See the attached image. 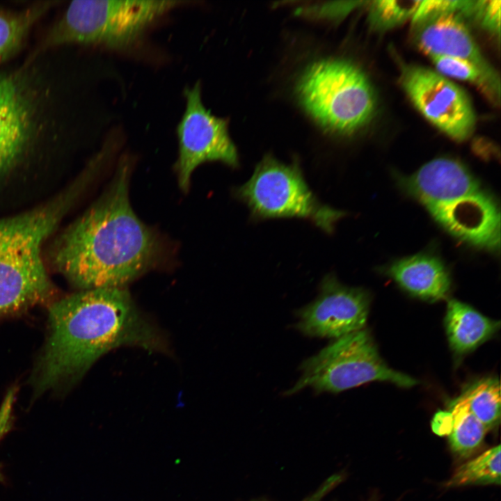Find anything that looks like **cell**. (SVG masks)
Listing matches in <instances>:
<instances>
[{
	"instance_id": "1",
	"label": "cell",
	"mask_w": 501,
	"mask_h": 501,
	"mask_svg": "<svg viewBox=\"0 0 501 501\" xmlns=\"http://www.w3.org/2000/svg\"><path fill=\"white\" fill-rule=\"evenodd\" d=\"M122 346L166 351L163 335L126 287L80 290L51 302L47 337L29 379L33 395L72 387L100 357Z\"/></svg>"
},
{
	"instance_id": "2",
	"label": "cell",
	"mask_w": 501,
	"mask_h": 501,
	"mask_svg": "<svg viewBox=\"0 0 501 501\" xmlns=\"http://www.w3.org/2000/svg\"><path fill=\"white\" fill-rule=\"evenodd\" d=\"M131 162L122 159L97 200L61 234L54 267L81 290L126 285L156 266L163 244L133 210Z\"/></svg>"
},
{
	"instance_id": "3",
	"label": "cell",
	"mask_w": 501,
	"mask_h": 501,
	"mask_svg": "<svg viewBox=\"0 0 501 501\" xmlns=\"http://www.w3.org/2000/svg\"><path fill=\"white\" fill-rule=\"evenodd\" d=\"M89 181L85 175L48 204L0 220V319L50 304L55 289L42 247Z\"/></svg>"
},
{
	"instance_id": "4",
	"label": "cell",
	"mask_w": 501,
	"mask_h": 501,
	"mask_svg": "<svg viewBox=\"0 0 501 501\" xmlns=\"http://www.w3.org/2000/svg\"><path fill=\"white\" fill-rule=\"evenodd\" d=\"M186 1H72L52 26L40 49L58 45H99L124 50L135 45L146 30Z\"/></svg>"
},
{
	"instance_id": "5",
	"label": "cell",
	"mask_w": 501,
	"mask_h": 501,
	"mask_svg": "<svg viewBox=\"0 0 501 501\" xmlns=\"http://www.w3.org/2000/svg\"><path fill=\"white\" fill-rule=\"evenodd\" d=\"M296 94L307 113L331 133L351 134L372 118L376 96L366 74L353 63L324 59L308 66Z\"/></svg>"
},
{
	"instance_id": "6",
	"label": "cell",
	"mask_w": 501,
	"mask_h": 501,
	"mask_svg": "<svg viewBox=\"0 0 501 501\" xmlns=\"http://www.w3.org/2000/svg\"><path fill=\"white\" fill-rule=\"evenodd\" d=\"M234 195L255 219L303 218L328 233L346 214L318 200L296 161L286 164L270 154L264 156L250 178L234 189Z\"/></svg>"
},
{
	"instance_id": "7",
	"label": "cell",
	"mask_w": 501,
	"mask_h": 501,
	"mask_svg": "<svg viewBox=\"0 0 501 501\" xmlns=\"http://www.w3.org/2000/svg\"><path fill=\"white\" fill-rule=\"evenodd\" d=\"M301 375L286 395L306 387L317 392L337 393L379 381L410 388L418 381L389 367L368 332L363 328L334 340L301 365Z\"/></svg>"
},
{
	"instance_id": "8",
	"label": "cell",
	"mask_w": 501,
	"mask_h": 501,
	"mask_svg": "<svg viewBox=\"0 0 501 501\" xmlns=\"http://www.w3.org/2000/svg\"><path fill=\"white\" fill-rule=\"evenodd\" d=\"M184 97L186 108L177 127L179 151L175 168L180 189L187 192L191 175L198 166L221 161L235 168L239 159L227 121L212 115L204 106L200 83L186 88Z\"/></svg>"
},
{
	"instance_id": "9",
	"label": "cell",
	"mask_w": 501,
	"mask_h": 501,
	"mask_svg": "<svg viewBox=\"0 0 501 501\" xmlns=\"http://www.w3.org/2000/svg\"><path fill=\"white\" fill-rule=\"evenodd\" d=\"M401 84L417 109L431 123L456 141H463L475 129L471 102L459 86L431 69L402 66Z\"/></svg>"
},
{
	"instance_id": "10",
	"label": "cell",
	"mask_w": 501,
	"mask_h": 501,
	"mask_svg": "<svg viewBox=\"0 0 501 501\" xmlns=\"http://www.w3.org/2000/svg\"><path fill=\"white\" fill-rule=\"evenodd\" d=\"M42 100L25 72H0V175L17 164L42 128Z\"/></svg>"
},
{
	"instance_id": "11",
	"label": "cell",
	"mask_w": 501,
	"mask_h": 501,
	"mask_svg": "<svg viewBox=\"0 0 501 501\" xmlns=\"http://www.w3.org/2000/svg\"><path fill=\"white\" fill-rule=\"evenodd\" d=\"M369 303L366 290L346 286L330 273L317 297L298 311L296 328L309 337L335 340L364 328Z\"/></svg>"
},
{
	"instance_id": "12",
	"label": "cell",
	"mask_w": 501,
	"mask_h": 501,
	"mask_svg": "<svg viewBox=\"0 0 501 501\" xmlns=\"http://www.w3.org/2000/svg\"><path fill=\"white\" fill-rule=\"evenodd\" d=\"M425 207L435 221L457 239L478 248L499 250L500 209L493 196L482 189Z\"/></svg>"
},
{
	"instance_id": "13",
	"label": "cell",
	"mask_w": 501,
	"mask_h": 501,
	"mask_svg": "<svg viewBox=\"0 0 501 501\" xmlns=\"http://www.w3.org/2000/svg\"><path fill=\"white\" fill-rule=\"evenodd\" d=\"M413 24L414 42L430 57L445 56L468 61L490 79L500 82L495 71L483 56L460 15H438Z\"/></svg>"
},
{
	"instance_id": "14",
	"label": "cell",
	"mask_w": 501,
	"mask_h": 501,
	"mask_svg": "<svg viewBox=\"0 0 501 501\" xmlns=\"http://www.w3.org/2000/svg\"><path fill=\"white\" fill-rule=\"evenodd\" d=\"M406 192L424 207L446 202L481 189L478 180L461 162L438 158L423 165L411 175L399 176Z\"/></svg>"
},
{
	"instance_id": "15",
	"label": "cell",
	"mask_w": 501,
	"mask_h": 501,
	"mask_svg": "<svg viewBox=\"0 0 501 501\" xmlns=\"http://www.w3.org/2000/svg\"><path fill=\"white\" fill-rule=\"evenodd\" d=\"M386 273L410 294L428 301L445 299L451 280L443 262L429 254H417L395 261Z\"/></svg>"
},
{
	"instance_id": "16",
	"label": "cell",
	"mask_w": 501,
	"mask_h": 501,
	"mask_svg": "<svg viewBox=\"0 0 501 501\" xmlns=\"http://www.w3.org/2000/svg\"><path fill=\"white\" fill-rule=\"evenodd\" d=\"M445 325L450 345L458 354L474 350L500 328V321L456 299L447 302Z\"/></svg>"
},
{
	"instance_id": "17",
	"label": "cell",
	"mask_w": 501,
	"mask_h": 501,
	"mask_svg": "<svg viewBox=\"0 0 501 501\" xmlns=\"http://www.w3.org/2000/svg\"><path fill=\"white\" fill-rule=\"evenodd\" d=\"M55 3L38 2L19 11L0 8V64L20 49L32 26Z\"/></svg>"
},
{
	"instance_id": "18",
	"label": "cell",
	"mask_w": 501,
	"mask_h": 501,
	"mask_svg": "<svg viewBox=\"0 0 501 501\" xmlns=\"http://www.w3.org/2000/svg\"><path fill=\"white\" fill-rule=\"evenodd\" d=\"M449 411L452 424L447 436L452 450L460 457H468L481 445L488 429L460 396L450 402Z\"/></svg>"
},
{
	"instance_id": "19",
	"label": "cell",
	"mask_w": 501,
	"mask_h": 501,
	"mask_svg": "<svg viewBox=\"0 0 501 501\" xmlns=\"http://www.w3.org/2000/svg\"><path fill=\"white\" fill-rule=\"evenodd\" d=\"M470 412L488 430L500 420V385L495 377H486L469 385L460 395Z\"/></svg>"
},
{
	"instance_id": "20",
	"label": "cell",
	"mask_w": 501,
	"mask_h": 501,
	"mask_svg": "<svg viewBox=\"0 0 501 501\" xmlns=\"http://www.w3.org/2000/svg\"><path fill=\"white\" fill-rule=\"evenodd\" d=\"M500 445L493 447L460 466L446 483L447 487L468 485H500Z\"/></svg>"
},
{
	"instance_id": "21",
	"label": "cell",
	"mask_w": 501,
	"mask_h": 501,
	"mask_svg": "<svg viewBox=\"0 0 501 501\" xmlns=\"http://www.w3.org/2000/svg\"><path fill=\"white\" fill-rule=\"evenodd\" d=\"M438 73L477 85L494 101L500 97V82L486 75L474 64L457 58L436 56L431 57Z\"/></svg>"
},
{
	"instance_id": "22",
	"label": "cell",
	"mask_w": 501,
	"mask_h": 501,
	"mask_svg": "<svg viewBox=\"0 0 501 501\" xmlns=\"http://www.w3.org/2000/svg\"><path fill=\"white\" fill-rule=\"evenodd\" d=\"M421 1L379 0L369 5V22L372 28L386 30L413 17Z\"/></svg>"
},
{
	"instance_id": "23",
	"label": "cell",
	"mask_w": 501,
	"mask_h": 501,
	"mask_svg": "<svg viewBox=\"0 0 501 501\" xmlns=\"http://www.w3.org/2000/svg\"><path fill=\"white\" fill-rule=\"evenodd\" d=\"M472 1L424 0L415 12L412 22L415 23L426 18L446 13H456L466 17Z\"/></svg>"
},
{
	"instance_id": "24",
	"label": "cell",
	"mask_w": 501,
	"mask_h": 501,
	"mask_svg": "<svg viewBox=\"0 0 501 501\" xmlns=\"http://www.w3.org/2000/svg\"><path fill=\"white\" fill-rule=\"evenodd\" d=\"M500 1H474L469 17L474 18L481 26L494 34H500Z\"/></svg>"
},
{
	"instance_id": "25",
	"label": "cell",
	"mask_w": 501,
	"mask_h": 501,
	"mask_svg": "<svg viewBox=\"0 0 501 501\" xmlns=\"http://www.w3.org/2000/svg\"><path fill=\"white\" fill-rule=\"evenodd\" d=\"M342 480L340 474H335L329 477L312 494L310 495L302 501H323L325 497L334 489ZM253 501H267L264 500H256Z\"/></svg>"
},
{
	"instance_id": "26",
	"label": "cell",
	"mask_w": 501,
	"mask_h": 501,
	"mask_svg": "<svg viewBox=\"0 0 501 501\" xmlns=\"http://www.w3.org/2000/svg\"><path fill=\"white\" fill-rule=\"evenodd\" d=\"M452 424V415L450 411H440L436 413L431 422L433 431L439 435H448Z\"/></svg>"
},
{
	"instance_id": "27",
	"label": "cell",
	"mask_w": 501,
	"mask_h": 501,
	"mask_svg": "<svg viewBox=\"0 0 501 501\" xmlns=\"http://www.w3.org/2000/svg\"><path fill=\"white\" fill-rule=\"evenodd\" d=\"M0 440H1V438H0ZM4 482H5V478H4L3 475L2 474L1 468L0 466V482L3 483Z\"/></svg>"
},
{
	"instance_id": "28",
	"label": "cell",
	"mask_w": 501,
	"mask_h": 501,
	"mask_svg": "<svg viewBox=\"0 0 501 501\" xmlns=\"http://www.w3.org/2000/svg\"><path fill=\"white\" fill-rule=\"evenodd\" d=\"M368 501H375L374 498L372 497L371 499H369Z\"/></svg>"
}]
</instances>
